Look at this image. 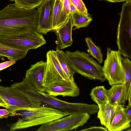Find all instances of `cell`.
I'll list each match as a JSON object with an SVG mask.
<instances>
[{
    "label": "cell",
    "mask_w": 131,
    "mask_h": 131,
    "mask_svg": "<svg viewBox=\"0 0 131 131\" xmlns=\"http://www.w3.org/2000/svg\"><path fill=\"white\" fill-rule=\"evenodd\" d=\"M11 86L26 96L31 102L34 107L40 106L42 103H44L69 115L85 113L92 114L96 112L95 104L68 102L40 91L25 77L23 78L21 81L15 82Z\"/></svg>",
    "instance_id": "cell-1"
},
{
    "label": "cell",
    "mask_w": 131,
    "mask_h": 131,
    "mask_svg": "<svg viewBox=\"0 0 131 131\" xmlns=\"http://www.w3.org/2000/svg\"><path fill=\"white\" fill-rule=\"evenodd\" d=\"M37 21L35 8L26 9L15 3L0 10V36L17 35L36 30Z\"/></svg>",
    "instance_id": "cell-2"
},
{
    "label": "cell",
    "mask_w": 131,
    "mask_h": 131,
    "mask_svg": "<svg viewBox=\"0 0 131 131\" xmlns=\"http://www.w3.org/2000/svg\"><path fill=\"white\" fill-rule=\"evenodd\" d=\"M11 116L20 115L18 120L10 125V130L22 129L42 125L68 115L51 107L40 106L19 108L10 112Z\"/></svg>",
    "instance_id": "cell-3"
},
{
    "label": "cell",
    "mask_w": 131,
    "mask_h": 131,
    "mask_svg": "<svg viewBox=\"0 0 131 131\" xmlns=\"http://www.w3.org/2000/svg\"><path fill=\"white\" fill-rule=\"evenodd\" d=\"M64 53L75 73L80 74L90 80H97L102 82L105 81L102 66L89 53L79 50Z\"/></svg>",
    "instance_id": "cell-4"
},
{
    "label": "cell",
    "mask_w": 131,
    "mask_h": 131,
    "mask_svg": "<svg viewBox=\"0 0 131 131\" xmlns=\"http://www.w3.org/2000/svg\"><path fill=\"white\" fill-rule=\"evenodd\" d=\"M116 43L121 54L131 59V3H124L117 31Z\"/></svg>",
    "instance_id": "cell-5"
},
{
    "label": "cell",
    "mask_w": 131,
    "mask_h": 131,
    "mask_svg": "<svg viewBox=\"0 0 131 131\" xmlns=\"http://www.w3.org/2000/svg\"><path fill=\"white\" fill-rule=\"evenodd\" d=\"M120 51L107 48V56L102 67L103 74L109 84H124L125 72Z\"/></svg>",
    "instance_id": "cell-6"
},
{
    "label": "cell",
    "mask_w": 131,
    "mask_h": 131,
    "mask_svg": "<svg viewBox=\"0 0 131 131\" xmlns=\"http://www.w3.org/2000/svg\"><path fill=\"white\" fill-rule=\"evenodd\" d=\"M0 42L20 49H37L46 43L42 34L33 30L19 35L0 36Z\"/></svg>",
    "instance_id": "cell-7"
},
{
    "label": "cell",
    "mask_w": 131,
    "mask_h": 131,
    "mask_svg": "<svg viewBox=\"0 0 131 131\" xmlns=\"http://www.w3.org/2000/svg\"><path fill=\"white\" fill-rule=\"evenodd\" d=\"M90 117L87 113L69 115L42 125L37 131H66L76 129L86 123Z\"/></svg>",
    "instance_id": "cell-8"
},
{
    "label": "cell",
    "mask_w": 131,
    "mask_h": 131,
    "mask_svg": "<svg viewBox=\"0 0 131 131\" xmlns=\"http://www.w3.org/2000/svg\"><path fill=\"white\" fill-rule=\"evenodd\" d=\"M47 61L42 85L45 87L64 80H69L58 60L56 51L49 50L46 54ZM70 81V80H69Z\"/></svg>",
    "instance_id": "cell-9"
},
{
    "label": "cell",
    "mask_w": 131,
    "mask_h": 131,
    "mask_svg": "<svg viewBox=\"0 0 131 131\" xmlns=\"http://www.w3.org/2000/svg\"><path fill=\"white\" fill-rule=\"evenodd\" d=\"M0 97L5 102L9 112L19 108H34L26 96L11 86L5 87L0 85Z\"/></svg>",
    "instance_id": "cell-10"
},
{
    "label": "cell",
    "mask_w": 131,
    "mask_h": 131,
    "mask_svg": "<svg viewBox=\"0 0 131 131\" xmlns=\"http://www.w3.org/2000/svg\"><path fill=\"white\" fill-rule=\"evenodd\" d=\"M36 31L46 35L52 30L53 0H44L37 8Z\"/></svg>",
    "instance_id": "cell-11"
},
{
    "label": "cell",
    "mask_w": 131,
    "mask_h": 131,
    "mask_svg": "<svg viewBox=\"0 0 131 131\" xmlns=\"http://www.w3.org/2000/svg\"><path fill=\"white\" fill-rule=\"evenodd\" d=\"M44 92L54 97H76L79 95L80 90L75 81L64 80L45 87Z\"/></svg>",
    "instance_id": "cell-12"
},
{
    "label": "cell",
    "mask_w": 131,
    "mask_h": 131,
    "mask_svg": "<svg viewBox=\"0 0 131 131\" xmlns=\"http://www.w3.org/2000/svg\"><path fill=\"white\" fill-rule=\"evenodd\" d=\"M46 62L41 60L31 65L26 71L25 77L38 90L44 92L45 87L42 85Z\"/></svg>",
    "instance_id": "cell-13"
},
{
    "label": "cell",
    "mask_w": 131,
    "mask_h": 131,
    "mask_svg": "<svg viewBox=\"0 0 131 131\" xmlns=\"http://www.w3.org/2000/svg\"><path fill=\"white\" fill-rule=\"evenodd\" d=\"M70 14L66 22L61 27L54 30L57 36L56 49L61 50L71 46L73 43L72 30L73 27Z\"/></svg>",
    "instance_id": "cell-14"
},
{
    "label": "cell",
    "mask_w": 131,
    "mask_h": 131,
    "mask_svg": "<svg viewBox=\"0 0 131 131\" xmlns=\"http://www.w3.org/2000/svg\"><path fill=\"white\" fill-rule=\"evenodd\" d=\"M122 105H118L110 125L107 128L109 131H120L130 126L129 120L125 113Z\"/></svg>",
    "instance_id": "cell-15"
},
{
    "label": "cell",
    "mask_w": 131,
    "mask_h": 131,
    "mask_svg": "<svg viewBox=\"0 0 131 131\" xmlns=\"http://www.w3.org/2000/svg\"><path fill=\"white\" fill-rule=\"evenodd\" d=\"M64 0H53L52 28L54 30L63 26L69 16L65 13L63 7Z\"/></svg>",
    "instance_id": "cell-16"
},
{
    "label": "cell",
    "mask_w": 131,
    "mask_h": 131,
    "mask_svg": "<svg viewBox=\"0 0 131 131\" xmlns=\"http://www.w3.org/2000/svg\"><path fill=\"white\" fill-rule=\"evenodd\" d=\"M106 93L108 103L114 105H122L123 102L125 94L124 84L113 85Z\"/></svg>",
    "instance_id": "cell-17"
},
{
    "label": "cell",
    "mask_w": 131,
    "mask_h": 131,
    "mask_svg": "<svg viewBox=\"0 0 131 131\" xmlns=\"http://www.w3.org/2000/svg\"><path fill=\"white\" fill-rule=\"evenodd\" d=\"M29 50L17 48L0 42V56L10 60L16 61L23 58Z\"/></svg>",
    "instance_id": "cell-18"
},
{
    "label": "cell",
    "mask_w": 131,
    "mask_h": 131,
    "mask_svg": "<svg viewBox=\"0 0 131 131\" xmlns=\"http://www.w3.org/2000/svg\"><path fill=\"white\" fill-rule=\"evenodd\" d=\"M117 105H113L108 102L98 105L97 118L100 119L101 124L107 128L110 126Z\"/></svg>",
    "instance_id": "cell-19"
},
{
    "label": "cell",
    "mask_w": 131,
    "mask_h": 131,
    "mask_svg": "<svg viewBox=\"0 0 131 131\" xmlns=\"http://www.w3.org/2000/svg\"><path fill=\"white\" fill-rule=\"evenodd\" d=\"M122 63L124 72L125 94L123 105H125L128 100L129 92L131 90V62L129 58H122Z\"/></svg>",
    "instance_id": "cell-20"
},
{
    "label": "cell",
    "mask_w": 131,
    "mask_h": 131,
    "mask_svg": "<svg viewBox=\"0 0 131 131\" xmlns=\"http://www.w3.org/2000/svg\"><path fill=\"white\" fill-rule=\"evenodd\" d=\"M56 51L58 60L65 74L69 80L74 82L73 75L75 73L68 62L64 52L57 49Z\"/></svg>",
    "instance_id": "cell-21"
},
{
    "label": "cell",
    "mask_w": 131,
    "mask_h": 131,
    "mask_svg": "<svg viewBox=\"0 0 131 131\" xmlns=\"http://www.w3.org/2000/svg\"><path fill=\"white\" fill-rule=\"evenodd\" d=\"M73 26L75 29L87 27L92 20L90 15H85L78 11L71 14Z\"/></svg>",
    "instance_id": "cell-22"
},
{
    "label": "cell",
    "mask_w": 131,
    "mask_h": 131,
    "mask_svg": "<svg viewBox=\"0 0 131 131\" xmlns=\"http://www.w3.org/2000/svg\"><path fill=\"white\" fill-rule=\"evenodd\" d=\"M90 95L91 99L98 105L108 102L106 89L103 86L93 88L91 90Z\"/></svg>",
    "instance_id": "cell-23"
},
{
    "label": "cell",
    "mask_w": 131,
    "mask_h": 131,
    "mask_svg": "<svg viewBox=\"0 0 131 131\" xmlns=\"http://www.w3.org/2000/svg\"><path fill=\"white\" fill-rule=\"evenodd\" d=\"M85 39L88 48L87 51L89 54L93 58L95 59L99 63H102L103 62V54L100 47L95 44L91 38L88 37Z\"/></svg>",
    "instance_id": "cell-24"
},
{
    "label": "cell",
    "mask_w": 131,
    "mask_h": 131,
    "mask_svg": "<svg viewBox=\"0 0 131 131\" xmlns=\"http://www.w3.org/2000/svg\"><path fill=\"white\" fill-rule=\"evenodd\" d=\"M44 0H9L14 1L18 6L26 9H30L37 8Z\"/></svg>",
    "instance_id": "cell-25"
},
{
    "label": "cell",
    "mask_w": 131,
    "mask_h": 131,
    "mask_svg": "<svg viewBox=\"0 0 131 131\" xmlns=\"http://www.w3.org/2000/svg\"><path fill=\"white\" fill-rule=\"evenodd\" d=\"M71 3L76 8L78 11L85 15H90L88 12L87 9L82 0H70Z\"/></svg>",
    "instance_id": "cell-26"
},
{
    "label": "cell",
    "mask_w": 131,
    "mask_h": 131,
    "mask_svg": "<svg viewBox=\"0 0 131 131\" xmlns=\"http://www.w3.org/2000/svg\"><path fill=\"white\" fill-rule=\"evenodd\" d=\"M71 3L70 0H64L63 2V9L65 13L68 16L70 14V6Z\"/></svg>",
    "instance_id": "cell-27"
},
{
    "label": "cell",
    "mask_w": 131,
    "mask_h": 131,
    "mask_svg": "<svg viewBox=\"0 0 131 131\" xmlns=\"http://www.w3.org/2000/svg\"><path fill=\"white\" fill-rule=\"evenodd\" d=\"M15 61L10 60L0 63V71L5 69L15 64Z\"/></svg>",
    "instance_id": "cell-28"
},
{
    "label": "cell",
    "mask_w": 131,
    "mask_h": 131,
    "mask_svg": "<svg viewBox=\"0 0 131 131\" xmlns=\"http://www.w3.org/2000/svg\"><path fill=\"white\" fill-rule=\"evenodd\" d=\"M107 130V128L101 126H93L88 128L83 129L81 131H105Z\"/></svg>",
    "instance_id": "cell-29"
},
{
    "label": "cell",
    "mask_w": 131,
    "mask_h": 131,
    "mask_svg": "<svg viewBox=\"0 0 131 131\" xmlns=\"http://www.w3.org/2000/svg\"><path fill=\"white\" fill-rule=\"evenodd\" d=\"M9 116H11L10 113L7 108L0 109V118H7Z\"/></svg>",
    "instance_id": "cell-30"
},
{
    "label": "cell",
    "mask_w": 131,
    "mask_h": 131,
    "mask_svg": "<svg viewBox=\"0 0 131 131\" xmlns=\"http://www.w3.org/2000/svg\"><path fill=\"white\" fill-rule=\"evenodd\" d=\"M124 111L129 119L131 121V105H128L125 108H124Z\"/></svg>",
    "instance_id": "cell-31"
},
{
    "label": "cell",
    "mask_w": 131,
    "mask_h": 131,
    "mask_svg": "<svg viewBox=\"0 0 131 131\" xmlns=\"http://www.w3.org/2000/svg\"><path fill=\"white\" fill-rule=\"evenodd\" d=\"M70 10L71 14L74 13L78 11L72 3L70 5Z\"/></svg>",
    "instance_id": "cell-32"
},
{
    "label": "cell",
    "mask_w": 131,
    "mask_h": 131,
    "mask_svg": "<svg viewBox=\"0 0 131 131\" xmlns=\"http://www.w3.org/2000/svg\"><path fill=\"white\" fill-rule=\"evenodd\" d=\"M112 2H125L131 3V0H104Z\"/></svg>",
    "instance_id": "cell-33"
},
{
    "label": "cell",
    "mask_w": 131,
    "mask_h": 131,
    "mask_svg": "<svg viewBox=\"0 0 131 131\" xmlns=\"http://www.w3.org/2000/svg\"><path fill=\"white\" fill-rule=\"evenodd\" d=\"M0 107L8 108V107L3 100L0 97Z\"/></svg>",
    "instance_id": "cell-34"
},
{
    "label": "cell",
    "mask_w": 131,
    "mask_h": 131,
    "mask_svg": "<svg viewBox=\"0 0 131 131\" xmlns=\"http://www.w3.org/2000/svg\"><path fill=\"white\" fill-rule=\"evenodd\" d=\"M127 100L128 101V104L131 105V90H130L129 92Z\"/></svg>",
    "instance_id": "cell-35"
},
{
    "label": "cell",
    "mask_w": 131,
    "mask_h": 131,
    "mask_svg": "<svg viewBox=\"0 0 131 131\" xmlns=\"http://www.w3.org/2000/svg\"><path fill=\"white\" fill-rule=\"evenodd\" d=\"M2 81V80H1V79H0V82L1 81Z\"/></svg>",
    "instance_id": "cell-36"
},
{
    "label": "cell",
    "mask_w": 131,
    "mask_h": 131,
    "mask_svg": "<svg viewBox=\"0 0 131 131\" xmlns=\"http://www.w3.org/2000/svg\"><path fill=\"white\" fill-rule=\"evenodd\" d=\"M1 57V56H0V57Z\"/></svg>",
    "instance_id": "cell-37"
},
{
    "label": "cell",
    "mask_w": 131,
    "mask_h": 131,
    "mask_svg": "<svg viewBox=\"0 0 131 131\" xmlns=\"http://www.w3.org/2000/svg\"></svg>",
    "instance_id": "cell-38"
}]
</instances>
